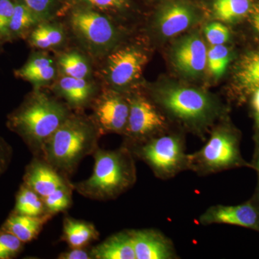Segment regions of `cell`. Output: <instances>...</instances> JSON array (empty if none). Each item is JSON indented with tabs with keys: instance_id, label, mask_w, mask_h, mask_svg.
<instances>
[{
	"instance_id": "obj_1",
	"label": "cell",
	"mask_w": 259,
	"mask_h": 259,
	"mask_svg": "<svg viewBox=\"0 0 259 259\" xmlns=\"http://www.w3.org/2000/svg\"><path fill=\"white\" fill-rule=\"evenodd\" d=\"M72 113L57 97L33 90L8 115L7 125L23 139L34 156L40 157L47 140Z\"/></svg>"
},
{
	"instance_id": "obj_2",
	"label": "cell",
	"mask_w": 259,
	"mask_h": 259,
	"mask_svg": "<svg viewBox=\"0 0 259 259\" xmlns=\"http://www.w3.org/2000/svg\"><path fill=\"white\" fill-rule=\"evenodd\" d=\"M101 136L92 117L73 112L47 140L40 157L68 178L96 151Z\"/></svg>"
},
{
	"instance_id": "obj_3",
	"label": "cell",
	"mask_w": 259,
	"mask_h": 259,
	"mask_svg": "<svg viewBox=\"0 0 259 259\" xmlns=\"http://www.w3.org/2000/svg\"><path fill=\"white\" fill-rule=\"evenodd\" d=\"M93 175L73 184L74 190L87 198L105 201L115 199L133 187L136 168L132 151L127 146L114 151L97 148L94 153Z\"/></svg>"
},
{
	"instance_id": "obj_4",
	"label": "cell",
	"mask_w": 259,
	"mask_h": 259,
	"mask_svg": "<svg viewBox=\"0 0 259 259\" xmlns=\"http://www.w3.org/2000/svg\"><path fill=\"white\" fill-rule=\"evenodd\" d=\"M62 16L74 40L90 58L105 57L118 47L121 33L109 15L86 5L74 4Z\"/></svg>"
},
{
	"instance_id": "obj_5",
	"label": "cell",
	"mask_w": 259,
	"mask_h": 259,
	"mask_svg": "<svg viewBox=\"0 0 259 259\" xmlns=\"http://www.w3.org/2000/svg\"><path fill=\"white\" fill-rule=\"evenodd\" d=\"M155 95L158 103L166 111L193 127L207 125L217 113L214 100L207 93L197 89L168 85L158 89Z\"/></svg>"
},
{
	"instance_id": "obj_6",
	"label": "cell",
	"mask_w": 259,
	"mask_h": 259,
	"mask_svg": "<svg viewBox=\"0 0 259 259\" xmlns=\"http://www.w3.org/2000/svg\"><path fill=\"white\" fill-rule=\"evenodd\" d=\"M134 153L150 166L156 177L168 179L189 168L188 154L183 141L175 135L152 138L140 146Z\"/></svg>"
},
{
	"instance_id": "obj_7",
	"label": "cell",
	"mask_w": 259,
	"mask_h": 259,
	"mask_svg": "<svg viewBox=\"0 0 259 259\" xmlns=\"http://www.w3.org/2000/svg\"><path fill=\"white\" fill-rule=\"evenodd\" d=\"M240 160L236 136L228 129L220 127L213 131L199 151L188 154L189 169L208 175L236 166Z\"/></svg>"
},
{
	"instance_id": "obj_8",
	"label": "cell",
	"mask_w": 259,
	"mask_h": 259,
	"mask_svg": "<svg viewBox=\"0 0 259 259\" xmlns=\"http://www.w3.org/2000/svg\"><path fill=\"white\" fill-rule=\"evenodd\" d=\"M105 59L101 69L102 79L110 89L117 92L136 84L148 61L144 49L135 45L117 47Z\"/></svg>"
},
{
	"instance_id": "obj_9",
	"label": "cell",
	"mask_w": 259,
	"mask_h": 259,
	"mask_svg": "<svg viewBox=\"0 0 259 259\" xmlns=\"http://www.w3.org/2000/svg\"><path fill=\"white\" fill-rule=\"evenodd\" d=\"M91 106L93 110L92 119L102 136L111 133L124 134L130 110L127 98L119 92L109 89L98 94Z\"/></svg>"
},
{
	"instance_id": "obj_10",
	"label": "cell",
	"mask_w": 259,
	"mask_h": 259,
	"mask_svg": "<svg viewBox=\"0 0 259 259\" xmlns=\"http://www.w3.org/2000/svg\"><path fill=\"white\" fill-rule=\"evenodd\" d=\"M129 115L124 135L135 143L146 142L166 125L164 117L149 100L140 95L127 98Z\"/></svg>"
},
{
	"instance_id": "obj_11",
	"label": "cell",
	"mask_w": 259,
	"mask_h": 259,
	"mask_svg": "<svg viewBox=\"0 0 259 259\" xmlns=\"http://www.w3.org/2000/svg\"><path fill=\"white\" fill-rule=\"evenodd\" d=\"M198 20V13L192 5L182 0H172L158 9L155 26L160 35L168 38L185 32Z\"/></svg>"
},
{
	"instance_id": "obj_12",
	"label": "cell",
	"mask_w": 259,
	"mask_h": 259,
	"mask_svg": "<svg viewBox=\"0 0 259 259\" xmlns=\"http://www.w3.org/2000/svg\"><path fill=\"white\" fill-rule=\"evenodd\" d=\"M207 50L197 34L182 37L172 51V61L180 72L188 77L202 75L207 66Z\"/></svg>"
},
{
	"instance_id": "obj_13",
	"label": "cell",
	"mask_w": 259,
	"mask_h": 259,
	"mask_svg": "<svg viewBox=\"0 0 259 259\" xmlns=\"http://www.w3.org/2000/svg\"><path fill=\"white\" fill-rule=\"evenodd\" d=\"M56 97L64 100L71 110H81L92 105L98 88L92 79H78L59 75L51 84Z\"/></svg>"
},
{
	"instance_id": "obj_14",
	"label": "cell",
	"mask_w": 259,
	"mask_h": 259,
	"mask_svg": "<svg viewBox=\"0 0 259 259\" xmlns=\"http://www.w3.org/2000/svg\"><path fill=\"white\" fill-rule=\"evenodd\" d=\"M23 183L45 197L58 189L73 187L68 178L56 171L42 158L35 156L27 166Z\"/></svg>"
},
{
	"instance_id": "obj_15",
	"label": "cell",
	"mask_w": 259,
	"mask_h": 259,
	"mask_svg": "<svg viewBox=\"0 0 259 259\" xmlns=\"http://www.w3.org/2000/svg\"><path fill=\"white\" fill-rule=\"evenodd\" d=\"M15 76L31 83L33 90L51 86L59 76L56 59L46 51H37L29 56L28 60L14 71Z\"/></svg>"
},
{
	"instance_id": "obj_16",
	"label": "cell",
	"mask_w": 259,
	"mask_h": 259,
	"mask_svg": "<svg viewBox=\"0 0 259 259\" xmlns=\"http://www.w3.org/2000/svg\"><path fill=\"white\" fill-rule=\"evenodd\" d=\"M201 224H228L259 230V212L251 204L212 206L200 216Z\"/></svg>"
},
{
	"instance_id": "obj_17",
	"label": "cell",
	"mask_w": 259,
	"mask_h": 259,
	"mask_svg": "<svg viewBox=\"0 0 259 259\" xmlns=\"http://www.w3.org/2000/svg\"><path fill=\"white\" fill-rule=\"evenodd\" d=\"M136 259H171L176 256L171 242L152 229L130 231Z\"/></svg>"
},
{
	"instance_id": "obj_18",
	"label": "cell",
	"mask_w": 259,
	"mask_h": 259,
	"mask_svg": "<svg viewBox=\"0 0 259 259\" xmlns=\"http://www.w3.org/2000/svg\"><path fill=\"white\" fill-rule=\"evenodd\" d=\"M67 32L64 25L55 20L42 21L26 37L30 47L39 51H50L64 47Z\"/></svg>"
},
{
	"instance_id": "obj_19",
	"label": "cell",
	"mask_w": 259,
	"mask_h": 259,
	"mask_svg": "<svg viewBox=\"0 0 259 259\" xmlns=\"http://www.w3.org/2000/svg\"><path fill=\"white\" fill-rule=\"evenodd\" d=\"M53 216L47 213L34 217L13 212L1 228L14 235L24 243H28L37 238Z\"/></svg>"
},
{
	"instance_id": "obj_20",
	"label": "cell",
	"mask_w": 259,
	"mask_h": 259,
	"mask_svg": "<svg viewBox=\"0 0 259 259\" xmlns=\"http://www.w3.org/2000/svg\"><path fill=\"white\" fill-rule=\"evenodd\" d=\"M95 259H136L130 231L112 235L91 250Z\"/></svg>"
},
{
	"instance_id": "obj_21",
	"label": "cell",
	"mask_w": 259,
	"mask_h": 259,
	"mask_svg": "<svg viewBox=\"0 0 259 259\" xmlns=\"http://www.w3.org/2000/svg\"><path fill=\"white\" fill-rule=\"evenodd\" d=\"M59 75L78 78L92 79L93 66L90 57L83 51L71 49L64 51L56 58Z\"/></svg>"
},
{
	"instance_id": "obj_22",
	"label": "cell",
	"mask_w": 259,
	"mask_h": 259,
	"mask_svg": "<svg viewBox=\"0 0 259 259\" xmlns=\"http://www.w3.org/2000/svg\"><path fill=\"white\" fill-rule=\"evenodd\" d=\"M100 236L93 223L66 217L63 223L61 240L66 242L70 248H83Z\"/></svg>"
},
{
	"instance_id": "obj_23",
	"label": "cell",
	"mask_w": 259,
	"mask_h": 259,
	"mask_svg": "<svg viewBox=\"0 0 259 259\" xmlns=\"http://www.w3.org/2000/svg\"><path fill=\"white\" fill-rule=\"evenodd\" d=\"M237 87L245 94L259 89V49L242 56L235 73Z\"/></svg>"
},
{
	"instance_id": "obj_24",
	"label": "cell",
	"mask_w": 259,
	"mask_h": 259,
	"mask_svg": "<svg viewBox=\"0 0 259 259\" xmlns=\"http://www.w3.org/2000/svg\"><path fill=\"white\" fill-rule=\"evenodd\" d=\"M41 22L20 0H15L14 13L8 27V42L26 39L32 29Z\"/></svg>"
},
{
	"instance_id": "obj_25",
	"label": "cell",
	"mask_w": 259,
	"mask_h": 259,
	"mask_svg": "<svg viewBox=\"0 0 259 259\" xmlns=\"http://www.w3.org/2000/svg\"><path fill=\"white\" fill-rule=\"evenodd\" d=\"M253 0H213L214 17L226 23H235L253 9Z\"/></svg>"
},
{
	"instance_id": "obj_26",
	"label": "cell",
	"mask_w": 259,
	"mask_h": 259,
	"mask_svg": "<svg viewBox=\"0 0 259 259\" xmlns=\"http://www.w3.org/2000/svg\"><path fill=\"white\" fill-rule=\"evenodd\" d=\"M13 212L34 217L48 213L42 197L24 183L17 194Z\"/></svg>"
},
{
	"instance_id": "obj_27",
	"label": "cell",
	"mask_w": 259,
	"mask_h": 259,
	"mask_svg": "<svg viewBox=\"0 0 259 259\" xmlns=\"http://www.w3.org/2000/svg\"><path fill=\"white\" fill-rule=\"evenodd\" d=\"M41 21L55 20L62 16L69 0H20Z\"/></svg>"
},
{
	"instance_id": "obj_28",
	"label": "cell",
	"mask_w": 259,
	"mask_h": 259,
	"mask_svg": "<svg viewBox=\"0 0 259 259\" xmlns=\"http://www.w3.org/2000/svg\"><path fill=\"white\" fill-rule=\"evenodd\" d=\"M74 4L86 5L109 16L127 13L133 8L131 0H69L67 8Z\"/></svg>"
},
{
	"instance_id": "obj_29",
	"label": "cell",
	"mask_w": 259,
	"mask_h": 259,
	"mask_svg": "<svg viewBox=\"0 0 259 259\" xmlns=\"http://www.w3.org/2000/svg\"><path fill=\"white\" fill-rule=\"evenodd\" d=\"M231 61V54L225 45L211 46L207 50V65L214 77L219 78L226 72Z\"/></svg>"
},
{
	"instance_id": "obj_30",
	"label": "cell",
	"mask_w": 259,
	"mask_h": 259,
	"mask_svg": "<svg viewBox=\"0 0 259 259\" xmlns=\"http://www.w3.org/2000/svg\"><path fill=\"white\" fill-rule=\"evenodd\" d=\"M74 187L58 189L42 197L48 213L55 215L57 213L64 212L71 207L72 203V191Z\"/></svg>"
},
{
	"instance_id": "obj_31",
	"label": "cell",
	"mask_w": 259,
	"mask_h": 259,
	"mask_svg": "<svg viewBox=\"0 0 259 259\" xmlns=\"http://www.w3.org/2000/svg\"><path fill=\"white\" fill-rule=\"evenodd\" d=\"M24 243L9 232L0 228V259L15 258L23 249Z\"/></svg>"
},
{
	"instance_id": "obj_32",
	"label": "cell",
	"mask_w": 259,
	"mask_h": 259,
	"mask_svg": "<svg viewBox=\"0 0 259 259\" xmlns=\"http://www.w3.org/2000/svg\"><path fill=\"white\" fill-rule=\"evenodd\" d=\"M204 35L211 46L224 45L229 40V29L220 22H213L204 28Z\"/></svg>"
},
{
	"instance_id": "obj_33",
	"label": "cell",
	"mask_w": 259,
	"mask_h": 259,
	"mask_svg": "<svg viewBox=\"0 0 259 259\" xmlns=\"http://www.w3.org/2000/svg\"><path fill=\"white\" fill-rule=\"evenodd\" d=\"M15 0H0V41L8 42V27L13 13Z\"/></svg>"
},
{
	"instance_id": "obj_34",
	"label": "cell",
	"mask_w": 259,
	"mask_h": 259,
	"mask_svg": "<svg viewBox=\"0 0 259 259\" xmlns=\"http://www.w3.org/2000/svg\"><path fill=\"white\" fill-rule=\"evenodd\" d=\"M12 153L10 145L0 137V176L8 169L11 161Z\"/></svg>"
},
{
	"instance_id": "obj_35",
	"label": "cell",
	"mask_w": 259,
	"mask_h": 259,
	"mask_svg": "<svg viewBox=\"0 0 259 259\" xmlns=\"http://www.w3.org/2000/svg\"><path fill=\"white\" fill-rule=\"evenodd\" d=\"M71 249L61 253L58 258L59 259H93L91 250L83 248H70Z\"/></svg>"
},
{
	"instance_id": "obj_36",
	"label": "cell",
	"mask_w": 259,
	"mask_h": 259,
	"mask_svg": "<svg viewBox=\"0 0 259 259\" xmlns=\"http://www.w3.org/2000/svg\"><path fill=\"white\" fill-rule=\"evenodd\" d=\"M251 23L255 31L259 32V4L253 8L251 12Z\"/></svg>"
},
{
	"instance_id": "obj_37",
	"label": "cell",
	"mask_w": 259,
	"mask_h": 259,
	"mask_svg": "<svg viewBox=\"0 0 259 259\" xmlns=\"http://www.w3.org/2000/svg\"><path fill=\"white\" fill-rule=\"evenodd\" d=\"M252 105L257 114H259V89L253 93V99H252Z\"/></svg>"
},
{
	"instance_id": "obj_38",
	"label": "cell",
	"mask_w": 259,
	"mask_h": 259,
	"mask_svg": "<svg viewBox=\"0 0 259 259\" xmlns=\"http://www.w3.org/2000/svg\"><path fill=\"white\" fill-rule=\"evenodd\" d=\"M256 166H257V168H258V170L259 171V156L258 157V159H257Z\"/></svg>"
},
{
	"instance_id": "obj_39",
	"label": "cell",
	"mask_w": 259,
	"mask_h": 259,
	"mask_svg": "<svg viewBox=\"0 0 259 259\" xmlns=\"http://www.w3.org/2000/svg\"><path fill=\"white\" fill-rule=\"evenodd\" d=\"M257 122H258V125L259 126V114H257Z\"/></svg>"
},
{
	"instance_id": "obj_40",
	"label": "cell",
	"mask_w": 259,
	"mask_h": 259,
	"mask_svg": "<svg viewBox=\"0 0 259 259\" xmlns=\"http://www.w3.org/2000/svg\"><path fill=\"white\" fill-rule=\"evenodd\" d=\"M3 42H2L1 41H0V49H1V46L3 45Z\"/></svg>"
},
{
	"instance_id": "obj_41",
	"label": "cell",
	"mask_w": 259,
	"mask_h": 259,
	"mask_svg": "<svg viewBox=\"0 0 259 259\" xmlns=\"http://www.w3.org/2000/svg\"><path fill=\"white\" fill-rule=\"evenodd\" d=\"M258 196H259V192H258Z\"/></svg>"
}]
</instances>
